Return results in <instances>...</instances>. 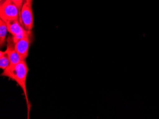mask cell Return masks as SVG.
I'll use <instances>...</instances> for the list:
<instances>
[{
	"label": "cell",
	"mask_w": 159,
	"mask_h": 119,
	"mask_svg": "<svg viewBox=\"0 0 159 119\" xmlns=\"http://www.w3.org/2000/svg\"><path fill=\"white\" fill-rule=\"evenodd\" d=\"M29 68L25 60H21L16 64H10L6 69L3 70L1 74L15 81L23 90L25 97L27 105L28 115L29 116L31 111V105L28 97L26 87V79Z\"/></svg>",
	"instance_id": "1"
},
{
	"label": "cell",
	"mask_w": 159,
	"mask_h": 119,
	"mask_svg": "<svg viewBox=\"0 0 159 119\" xmlns=\"http://www.w3.org/2000/svg\"><path fill=\"white\" fill-rule=\"evenodd\" d=\"M0 17L5 22L8 20H19L18 9L10 0H4L1 3Z\"/></svg>",
	"instance_id": "2"
},
{
	"label": "cell",
	"mask_w": 159,
	"mask_h": 119,
	"mask_svg": "<svg viewBox=\"0 0 159 119\" xmlns=\"http://www.w3.org/2000/svg\"><path fill=\"white\" fill-rule=\"evenodd\" d=\"M32 6L25 1L20 13V22L26 31H32L34 27V16Z\"/></svg>",
	"instance_id": "3"
},
{
	"label": "cell",
	"mask_w": 159,
	"mask_h": 119,
	"mask_svg": "<svg viewBox=\"0 0 159 119\" xmlns=\"http://www.w3.org/2000/svg\"><path fill=\"white\" fill-rule=\"evenodd\" d=\"M7 24L8 31L12 35L14 43H16L23 38L26 32V30L21 25L19 20H8L5 22Z\"/></svg>",
	"instance_id": "4"
},
{
	"label": "cell",
	"mask_w": 159,
	"mask_h": 119,
	"mask_svg": "<svg viewBox=\"0 0 159 119\" xmlns=\"http://www.w3.org/2000/svg\"><path fill=\"white\" fill-rule=\"evenodd\" d=\"M31 31H27L23 38L15 43V48L21 60H25L28 56Z\"/></svg>",
	"instance_id": "5"
},
{
	"label": "cell",
	"mask_w": 159,
	"mask_h": 119,
	"mask_svg": "<svg viewBox=\"0 0 159 119\" xmlns=\"http://www.w3.org/2000/svg\"><path fill=\"white\" fill-rule=\"evenodd\" d=\"M7 49L6 53L8 55L11 64H16L21 61L15 48V43L13 42L12 37L9 36L6 40Z\"/></svg>",
	"instance_id": "6"
},
{
	"label": "cell",
	"mask_w": 159,
	"mask_h": 119,
	"mask_svg": "<svg viewBox=\"0 0 159 119\" xmlns=\"http://www.w3.org/2000/svg\"><path fill=\"white\" fill-rule=\"evenodd\" d=\"M8 32L6 23L2 19H0V46L1 48L6 43V37Z\"/></svg>",
	"instance_id": "7"
},
{
	"label": "cell",
	"mask_w": 159,
	"mask_h": 119,
	"mask_svg": "<svg viewBox=\"0 0 159 119\" xmlns=\"http://www.w3.org/2000/svg\"><path fill=\"white\" fill-rule=\"evenodd\" d=\"M11 64L8 55L6 51L0 52V68L2 70L6 69Z\"/></svg>",
	"instance_id": "8"
},
{
	"label": "cell",
	"mask_w": 159,
	"mask_h": 119,
	"mask_svg": "<svg viewBox=\"0 0 159 119\" xmlns=\"http://www.w3.org/2000/svg\"><path fill=\"white\" fill-rule=\"evenodd\" d=\"M16 6L19 11V20H20V13H21V9L24 5V0H10Z\"/></svg>",
	"instance_id": "9"
},
{
	"label": "cell",
	"mask_w": 159,
	"mask_h": 119,
	"mask_svg": "<svg viewBox=\"0 0 159 119\" xmlns=\"http://www.w3.org/2000/svg\"><path fill=\"white\" fill-rule=\"evenodd\" d=\"M25 1L26 2H27L31 4V5H32V4H33V0H25Z\"/></svg>",
	"instance_id": "10"
},
{
	"label": "cell",
	"mask_w": 159,
	"mask_h": 119,
	"mask_svg": "<svg viewBox=\"0 0 159 119\" xmlns=\"http://www.w3.org/2000/svg\"><path fill=\"white\" fill-rule=\"evenodd\" d=\"M0 1H1V2H2V0H0Z\"/></svg>",
	"instance_id": "11"
}]
</instances>
